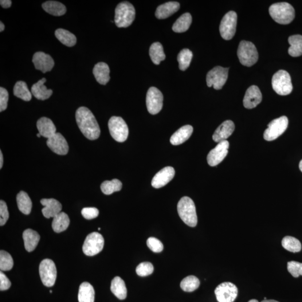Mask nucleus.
<instances>
[{
	"label": "nucleus",
	"instance_id": "a19ab883",
	"mask_svg": "<svg viewBox=\"0 0 302 302\" xmlns=\"http://www.w3.org/2000/svg\"><path fill=\"white\" fill-rule=\"evenodd\" d=\"M192 58H193V53L191 50L188 49H184L181 50L178 56L180 70H186L189 68Z\"/></svg>",
	"mask_w": 302,
	"mask_h": 302
},
{
	"label": "nucleus",
	"instance_id": "bb28decb",
	"mask_svg": "<svg viewBox=\"0 0 302 302\" xmlns=\"http://www.w3.org/2000/svg\"><path fill=\"white\" fill-rule=\"evenodd\" d=\"M24 246L27 252H32L37 248L40 236L36 231L31 229L24 231L23 235Z\"/></svg>",
	"mask_w": 302,
	"mask_h": 302
},
{
	"label": "nucleus",
	"instance_id": "58836bf2",
	"mask_svg": "<svg viewBox=\"0 0 302 302\" xmlns=\"http://www.w3.org/2000/svg\"><path fill=\"white\" fill-rule=\"evenodd\" d=\"M282 246L288 252L292 253H299L302 249V245L300 241L295 237L285 236L281 241Z\"/></svg>",
	"mask_w": 302,
	"mask_h": 302
},
{
	"label": "nucleus",
	"instance_id": "2eb2a0df",
	"mask_svg": "<svg viewBox=\"0 0 302 302\" xmlns=\"http://www.w3.org/2000/svg\"><path fill=\"white\" fill-rule=\"evenodd\" d=\"M229 146L228 141H222L209 152L207 156V162L210 166L218 165L225 159L229 153Z\"/></svg>",
	"mask_w": 302,
	"mask_h": 302
},
{
	"label": "nucleus",
	"instance_id": "37998d69",
	"mask_svg": "<svg viewBox=\"0 0 302 302\" xmlns=\"http://www.w3.org/2000/svg\"><path fill=\"white\" fill-rule=\"evenodd\" d=\"M154 270V266L150 262H144L137 266L136 273L140 277H146L151 275Z\"/></svg>",
	"mask_w": 302,
	"mask_h": 302
},
{
	"label": "nucleus",
	"instance_id": "7c9ffc66",
	"mask_svg": "<svg viewBox=\"0 0 302 302\" xmlns=\"http://www.w3.org/2000/svg\"><path fill=\"white\" fill-rule=\"evenodd\" d=\"M70 223L68 215L64 212H61L53 218L52 229L55 232L61 233L68 229Z\"/></svg>",
	"mask_w": 302,
	"mask_h": 302
},
{
	"label": "nucleus",
	"instance_id": "5701e85b",
	"mask_svg": "<svg viewBox=\"0 0 302 302\" xmlns=\"http://www.w3.org/2000/svg\"><path fill=\"white\" fill-rule=\"evenodd\" d=\"M46 81V78H43L42 79L39 80L31 87V93L38 100H45L48 99L52 95V90L47 89L45 85Z\"/></svg>",
	"mask_w": 302,
	"mask_h": 302
},
{
	"label": "nucleus",
	"instance_id": "5fc2aeb1",
	"mask_svg": "<svg viewBox=\"0 0 302 302\" xmlns=\"http://www.w3.org/2000/svg\"><path fill=\"white\" fill-rule=\"evenodd\" d=\"M261 302H279L275 300H265L264 301H262Z\"/></svg>",
	"mask_w": 302,
	"mask_h": 302
},
{
	"label": "nucleus",
	"instance_id": "72a5a7b5",
	"mask_svg": "<svg viewBox=\"0 0 302 302\" xmlns=\"http://www.w3.org/2000/svg\"><path fill=\"white\" fill-rule=\"evenodd\" d=\"M55 35L63 45L71 47L76 44L77 39L73 34L64 29H58L55 31Z\"/></svg>",
	"mask_w": 302,
	"mask_h": 302
},
{
	"label": "nucleus",
	"instance_id": "6e6552de",
	"mask_svg": "<svg viewBox=\"0 0 302 302\" xmlns=\"http://www.w3.org/2000/svg\"><path fill=\"white\" fill-rule=\"evenodd\" d=\"M39 275L43 284L47 287H53L57 279V269L54 262L49 258L43 260L39 265Z\"/></svg>",
	"mask_w": 302,
	"mask_h": 302
},
{
	"label": "nucleus",
	"instance_id": "1a4fd4ad",
	"mask_svg": "<svg viewBox=\"0 0 302 302\" xmlns=\"http://www.w3.org/2000/svg\"><path fill=\"white\" fill-rule=\"evenodd\" d=\"M104 239L101 234L93 232L86 237L82 250L86 256H93L100 253L103 249Z\"/></svg>",
	"mask_w": 302,
	"mask_h": 302
},
{
	"label": "nucleus",
	"instance_id": "49530a36",
	"mask_svg": "<svg viewBox=\"0 0 302 302\" xmlns=\"http://www.w3.org/2000/svg\"><path fill=\"white\" fill-rule=\"evenodd\" d=\"M9 218V213L6 203L1 200L0 201V225H5Z\"/></svg>",
	"mask_w": 302,
	"mask_h": 302
},
{
	"label": "nucleus",
	"instance_id": "9b49d317",
	"mask_svg": "<svg viewBox=\"0 0 302 302\" xmlns=\"http://www.w3.org/2000/svg\"><path fill=\"white\" fill-rule=\"evenodd\" d=\"M288 125V119L287 116H283L273 120L265 131L264 139L267 141L276 139L287 130Z\"/></svg>",
	"mask_w": 302,
	"mask_h": 302
},
{
	"label": "nucleus",
	"instance_id": "c03bdc74",
	"mask_svg": "<svg viewBox=\"0 0 302 302\" xmlns=\"http://www.w3.org/2000/svg\"><path fill=\"white\" fill-rule=\"evenodd\" d=\"M287 269L288 272L295 278L302 276V263L297 261H290L288 262Z\"/></svg>",
	"mask_w": 302,
	"mask_h": 302
},
{
	"label": "nucleus",
	"instance_id": "39448f33",
	"mask_svg": "<svg viewBox=\"0 0 302 302\" xmlns=\"http://www.w3.org/2000/svg\"><path fill=\"white\" fill-rule=\"evenodd\" d=\"M237 56L242 65L251 67L258 61V54L256 46L253 43L243 41L239 45Z\"/></svg>",
	"mask_w": 302,
	"mask_h": 302
},
{
	"label": "nucleus",
	"instance_id": "13d9d810",
	"mask_svg": "<svg viewBox=\"0 0 302 302\" xmlns=\"http://www.w3.org/2000/svg\"><path fill=\"white\" fill-rule=\"evenodd\" d=\"M37 136L38 137H39V138H40V137L42 136L40 134V133H38V134L37 135Z\"/></svg>",
	"mask_w": 302,
	"mask_h": 302
},
{
	"label": "nucleus",
	"instance_id": "a18cd8bd",
	"mask_svg": "<svg viewBox=\"0 0 302 302\" xmlns=\"http://www.w3.org/2000/svg\"><path fill=\"white\" fill-rule=\"evenodd\" d=\"M147 244L149 249L156 253H161L163 249V243L155 237L149 238L147 241Z\"/></svg>",
	"mask_w": 302,
	"mask_h": 302
},
{
	"label": "nucleus",
	"instance_id": "ea45409f",
	"mask_svg": "<svg viewBox=\"0 0 302 302\" xmlns=\"http://www.w3.org/2000/svg\"><path fill=\"white\" fill-rule=\"evenodd\" d=\"M200 285V281L198 278L191 276H188L182 281L180 287L184 292H192L197 290Z\"/></svg>",
	"mask_w": 302,
	"mask_h": 302
},
{
	"label": "nucleus",
	"instance_id": "0eeeda50",
	"mask_svg": "<svg viewBox=\"0 0 302 302\" xmlns=\"http://www.w3.org/2000/svg\"><path fill=\"white\" fill-rule=\"evenodd\" d=\"M108 127L112 137L117 142H124L127 139L129 129L122 117L112 116L109 120Z\"/></svg>",
	"mask_w": 302,
	"mask_h": 302
},
{
	"label": "nucleus",
	"instance_id": "c756f323",
	"mask_svg": "<svg viewBox=\"0 0 302 302\" xmlns=\"http://www.w3.org/2000/svg\"><path fill=\"white\" fill-rule=\"evenodd\" d=\"M42 7L47 13L56 17L64 15L67 10L64 4L54 1H48L43 3Z\"/></svg>",
	"mask_w": 302,
	"mask_h": 302
},
{
	"label": "nucleus",
	"instance_id": "f257e3e1",
	"mask_svg": "<svg viewBox=\"0 0 302 302\" xmlns=\"http://www.w3.org/2000/svg\"><path fill=\"white\" fill-rule=\"evenodd\" d=\"M76 120L78 128L86 138L95 140L99 138L100 129L95 116L86 107L78 108L76 112Z\"/></svg>",
	"mask_w": 302,
	"mask_h": 302
},
{
	"label": "nucleus",
	"instance_id": "e433bc0d",
	"mask_svg": "<svg viewBox=\"0 0 302 302\" xmlns=\"http://www.w3.org/2000/svg\"><path fill=\"white\" fill-rule=\"evenodd\" d=\"M14 94L23 101H29L32 97V93L29 91L25 82L18 81L14 88Z\"/></svg>",
	"mask_w": 302,
	"mask_h": 302
},
{
	"label": "nucleus",
	"instance_id": "864d4df0",
	"mask_svg": "<svg viewBox=\"0 0 302 302\" xmlns=\"http://www.w3.org/2000/svg\"><path fill=\"white\" fill-rule=\"evenodd\" d=\"M5 29V25L3 24L2 22H0V31L2 32Z\"/></svg>",
	"mask_w": 302,
	"mask_h": 302
},
{
	"label": "nucleus",
	"instance_id": "4c0bfd02",
	"mask_svg": "<svg viewBox=\"0 0 302 302\" xmlns=\"http://www.w3.org/2000/svg\"><path fill=\"white\" fill-rule=\"evenodd\" d=\"M101 190L105 195H111L115 192L119 191L122 188V183L118 179H113L111 181H105L101 184Z\"/></svg>",
	"mask_w": 302,
	"mask_h": 302
},
{
	"label": "nucleus",
	"instance_id": "9d476101",
	"mask_svg": "<svg viewBox=\"0 0 302 302\" xmlns=\"http://www.w3.org/2000/svg\"><path fill=\"white\" fill-rule=\"evenodd\" d=\"M237 15L233 11H229L222 19L219 31L221 37L225 40H231L236 33Z\"/></svg>",
	"mask_w": 302,
	"mask_h": 302
},
{
	"label": "nucleus",
	"instance_id": "412c9836",
	"mask_svg": "<svg viewBox=\"0 0 302 302\" xmlns=\"http://www.w3.org/2000/svg\"><path fill=\"white\" fill-rule=\"evenodd\" d=\"M41 203L44 206L42 211L46 218H54L61 212L62 205L56 199H43Z\"/></svg>",
	"mask_w": 302,
	"mask_h": 302
},
{
	"label": "nucleus",
	"instance_id": "3c124183",
	"mask_svg": "<svg viewBox=\"0 0 302 302\" xmlns=\"http://www.w3.org/2000/svg\"><path fill=\"white\" fill-rule=\"evenodd\" d=\"M0 4H1V5L3 8L7 9V8L10 7L12 2L10 0H1V1H0Z\"/></svg>",
	"mask_w": 302,
	"mask_h": 302
},
{
	"label": "nucleus",
	"instance_id": "aec40b11",
	"mask_svg": "<svg viewBox=\"0 0 302 302\" xmlns=\"http://www.w3.org/2000/svg\"><path fill=\"white\" fill-rule=\"evenodd\" d=\"M234 124L232 121L226 120L217 128L213 135V139L215 142L220 143L226 140L234 131Z\"/></svg>",
	"mask_w": 302,
	"mask_h": 302
},
{
	"label": "nucleus",
	"instance_id": "bf43d9fd",
	"mask_svg": "<svg viewBox=\"0 0 302 302\" xmlns=\"http://www.w3.org/2000/svg\"><path fill=\"white\" fill-rule=\"evenodd\" d=\"M50 293H52V291H50Z\"/></svg>",
	"mask_w": 302,
	"mask_h": 302
},
{
	"label": "nucleus",
	"instance_id": "7ed1b4c3",
	"mask_svg": "<svg viewBox=\"0 0 302 302\" xmlns=\"http://www.w3.org/2000/svg\"><path fill=\"white\" fill-rule=\"evenodd\" d=\"M177 208L180 218L186 225L191 227L197 225V215L193 200L189 197H184L180 200Z\"/></svg>",
	"mask_w": 302,
	"mask_h": 302
},
{
	"label": "nucleus",
	"instance_id": "dca6fc26",
	"mask_svg": "<svg viewBox=\"0 0 302 302\" xmlns=\"http://www.w3.org/2000/svg\"><path fill=\"white\" fill-rule=\"evenodd\" d=\"M46 144L51 150L58 155H66L69 150L68 142L60 133H56L53 136L47 139Z\"/></svg>",
	"mask_w": 302,
	"mask_h": 302
},
{
	"label": "nucleus",
	"instance_id": "2f4dec72",
	"mask_svg": "<svg viewBox=\"0 0 302 302\" xmlns=\"http://www.w3.org/2000/svg\"><path fill=\"white\" fill-rule=\"evenodd\" d=\"M288 42L291 46L288 49L290 56L297 57L302 55V35H294L289 37Z\"/></svg>",
	"mask_w": 302,
	"mask_h": 302
},
{
	"label": "nucleus",
	"instance_id": "393cba45",
	"mask_svg": "<svg viewBox=\"0 0 302 302\" xmlns=\"http://www.w3.org/2000/svg\"><path fill=\"white\" fill-rule=\"evenodd\" d=\"M180 3L178 2H168L157 8L155 15L159 19H166L176 13L180 9Z\"/></svg>",
	"mask_w": 302,
	"mask_h": 302
},
{
	"label": "nucleus",
	"instance_id": "09e8293b",
	"mask_svg": "<svg viewBox=\"0 0 302 302\" xmlns=\"http://www.w3.org/2000/svg\"><path fill=\"white\" fill-rule=\"evenodd\" d=\"M9 100V93L7 90L0 88V112H2L7 108V102Z\"/></svg>",
	"mask_w": 302,
	"mask_h": 302
},
{
	"label": "nucleus",
	"instance_id": "de8ad7c7",
	"mask_svg": "<svg viewBox=\"0 0 302 302\" xmlns=\"http://www.w3.org/2000/svg\"><path fill=\"white\" fill-rule=\"evenodd\" d=\"M82 216L86 219H93L99 215V211L96 208H84L81 211Z\"/></svg>",
	"mask_w": 302,
	"mask_h": 302
},
{
	"label": "nucleus",
	"instance_id": "6ab92c4d",
	"mask_svg": "<svg viewBox=\"0 0 302 302\" xmlns=\"http://www.w3.org/2000/svg\"><path fill=\"white\" fill-rule=\"evenodd\" d=\"M262 101V94L256 86H252L247 90L244 99L245 108L252 109L257 107Z\"/></svg>",
	"mask_w": 302,
	"mask_h": 302
},
{
	"label": "nucleus",
	"instance_id": "f03ea898",
	"mask_svg": "<svg viewBox=\"0 0 302 302\" xmlns=\"http://www.w3.org/2000/svg\"><path fill=\"white\" fill-rule=\"evenodd\" d=\"M269 11L274 21L280 24H289L295 18V9L291 4L287 2L273 4L269 7Z\"/></svg>",
	"mask_w": 302,
	"mask_h": 302
},
{
	"label": "nucleus",
	"instance_id": "052dcab7",
	"mask_svg": "<svg viewBox=\"0 0 302 302\" xmlns=\"http://www.w3.org/2000/svg\"><path fill=\"white\" fill-rule=\"evenodd\" d=\"M98 230H99V231H100V228L98 229Z\"/></svg>",
	"mask_w": 302,
	"mask_h": 302
},
{
	"label": "nucleus",
	"instance_id": "8fccbe9b",
	"mask_svg": "<svg viewBox=\"0 0 302 302\" xmlns=\"http://www.w3.org/2000/svg\"><path fill=\"white\" fill-rule=\"evenodd\" d=\"M11 285V281L5 274L2 272L0 273V290L1 291L9 289Z\"/></svg>",
	"mask_w": 302,
	"mask_h": 302
},
{
	"label": "nucleus",
	"instance_id": "c85d7f7f",
	"mask_svg": "<svg viewBox=\"0 0 302 302\" xmlns=\"http://www.w3.org/2000/svg\"><path fill=\"white\" fill-rule=\"evenodd\" d=\"M112 292L117 299L123 300L126 299L127 289L124 280L119 277H116L113 279L111 287Z\"/></svg>",
	"mask_w": 302,
	"mask_h": 302
},
{
	"label": "nucleus",
	"instance_id": "4be33fe9",
	"mask_svg": "<svg viewBox=\"0 0 302 302\" xmlns=\"http://www.w3.org/2000/svg\"><path fill=\"white\" fill-rule=\"evenodd\" d=\"M39 133L45 138L49 139L56 133V127L53 121L48 117H43L37 123Z\"/></svg>",
	"mask_w": 302,
	"mask_h": 302
},
{
	"label": "nucleus",
	"instance_id": "20e7f679",
	"mask_svg": "<svg viewBox=\"0 0 302 302\" xmlns=\"http://www.w3.org/2000/svg\"><path fill=\"white\" fill-rule=\"evenodd\" d=\"M136 10L132 4L127 1L120 2L115 11V23L119 27L130 26L135 19Z\"/></svg>",
	"mask_w": 302,
	"mask_h": 302
},
{
	"label": "nucleus",
	"instance_id": "6e6d98bb",
	"mask_svg": "<svg viewBox=\"0 0 302 302\" xmlns=\"http://www.w3.org/2000/svg\"><path fill=\"white\" fill-rule=\"evenodd\" d=\"M299 167H300V170L302 172V160L301 161V162L300 163Z\"/></svg>",
	"mask_w": 302,
	"mask_h": 302
},
{
	"label": "nucleus",
	"instance_id": "473e14b6",
	"mask_svg": "<svg viewBox=\"0 0 302 302\" xmlns=\"http://www.w3.org/2000/svg\"><path fill=\"white\" fill-rule=\"evenodd\" d=\"M17 201L18 209L23 214L28 215L32 209V202L25 192L21 191L17 195Z\"/></svg>",
	"mask_w": 302,
	"mask_h": 302
},
{
	"label": "nucleus",
	"instance_id": "a211bd4d",
	"mask_svg": "<svg viewBox=\"0 0 302 302\" xmlns=\"http://www.w3.org/2000/svg\"><path fill=\"white\" fill-rule=\"evenodd\" d=\"M175 171L173 167L168 166L157 173L152 180V186L156 189L167 185L173 179Z\"/></svg>",
	"mask_w": 302,
	"mask_h": 302
},
{
	"label": "nucleus",
	"instance_id": "f8f14e48",
	"mask_svg": "<svg viewBox=\"0 0 302 302\" xmlns=\"http://www.w3.org/2000/svg\"><path fill=\"white\" fill-rule=\"evenodd\" d=\"M229 69L217 66L211 70L207 75V84L209 87L213 86L215 90H221L228 78Z\"/></svg>",
	"mask_w": 302,
	"mask_h": 302
},
{
	"label": "nucleus",
	"instance_id": "79ce46f5",
	"mask_svg": "<svg viewBox=\"0 0 302 302\" xmlns=\"http://www.w3.org/2000/svg\"><path fill=\"white\" fill-rule=\"evenodd\" d=\"M14 266L13 257L5 251L0 252V269L1 271H9Z\"/></svg>",
	"mask_w": 302,
	"mask_h": 302
},
{
	"label": "nucleus",
	"instance_id": "c9c22d12",
	"mask_svg": "<svg viewBox=\"0 0 302 302\" xmlns=\"http://www.w3.org/2000/svg\"><path fill=\"white\" fill-rule=\"evenodd\" d=\"M150 56L154 64L158 65L166 58L163 46L159 42L153 43L150 48Z\"/></svg>",
	"mask_w": 302,
	"mask_h": 302
},
{
	"label": "nucleus",
	"instance_id": "4468645a",
	"mask_svg": "<svg viewBox=\"0 0 302 302\" xmlns=\"http://www.w3.org/2000/svg\"><path fill=\"white\" fill-rule=\"evenodd\" d=\"M214 292L218 302H233L237 297L238 289L233 283L225 282L219 284Z\"/></svg>",
	"mask_w": 302,
	"mask_h": 302
},
{
	"label": "nucleus",
	"instance_id": "b1692460",
	"mask_svg": "<svg viewBox=\"0 0 302 302\" xmlns=\"http://www.w3.org/2000/svg\"><path fill=\"white\" fill-rule=\"evenodd\" d=\"M193 132V128L191 125H184L172 135L170 143L174 146L181 144L190 138Z\"/></svg>",
	"mask_w": 302,
	"mask_h": 302
},
{
	"label": "nucleus",
	"instance_id": "423d86ee",
	"mask_svg": "<svg viewBox=\"0 0 302 302\" xmlns=\"http://www.w3.org/2000/svg\"><path fill=\"white\" fill-rule=\"evenodd\" d=\"M272 86L274 91L279 95H289L293 90L291 76L286 70H279L273 76Z\"/></svg>",
	"mask_w": 302,
	"mask_h": 302
},
{
	"label": "nucleus",
	"instance_id": "ddd939ff",
	"mask_svg": "<svg viewBox=\"0 0 302 302\" xmlns=\"http://www.w3.org/2000/svg\"><path fill=\"white\" fill-rule=\"evenodd\" d=\"M163 101V93L158 89L155 87L149 89L146 96V105L148 111L151 115H157L162 111Z\"/></svg>",
	"mask_w": 302,
	"mask_h": 302
},
{
	"label": "nucleus",
	"instance_id": "f704fd0d",
	"mask_svg": "<svg viewBox=\"0 0 302 302\" xmlns=\"http://www.w3.org/2000/svg\"><path fill=\"white\" fill-rule=\"evenodd\" d=\"M191 22V14L189 13L184 14L174 23L172 30L176 33L185 32L189 29Z\"/></svg>",
	"mask_w": 302,
	"mask_h": 302
},
{
	"label": "nucleus",
	"instance_id": "cd10ccee",
	"mask_svg": "<svg viewBox=\"0 0 302 302\" xmlns=\"http://www.w3.org/2000/svg\"><path fill=\"white\" fill-rule=\"evenodd\" d=\"M78 300L79 302H94L95 301V291L88 282H84L80 285Z\"/></svg>",
	"mask_w": 302,
	"mask_h": 302
},
{
	"label": "nucleus",
	"instance_id": "a878e982",
	"mask_svg": "<svg viewBox=\"0 0 302 302\" xmlns=\"http://www.w3.org/2000/svg\"><path fill=\"white\" fill-rule=\"evenodd\" d=\"M93 74L96 81L101 85L107 84L111 79L109 66L104 62L98 63L94 67Z\"/></svg>",
	"mask_w": 302,
	"mask_h": 302
},
{
	"label": "nucleus",
	"instance_id": "603ef678",
	"mask_svg": "<svg viewBox=\"0 0 302 302\" xmlns=\"http://www.w3.org/2000/svg\"><path fill=\"white\" fill-rule=\"evenodd\" d=\"M3 159L2 151H0V168H1L3 166Z\"/></svg>",
	"mask_w": 302,
	"mask_h": 302
},
{
	"label": "nucleus",
	"instance_id": "4d7b16f0",
	"mask_svg": "<svg viewBox=\"0 0 302 302\" xmlns=\"http://www.w3.org/2000/svg\"><path fill=\"white\" fill-rule=\"evenodd\" d=\"M249 302H258L256 300H250Z\"/></svg>",
	"mask_w": 302,
	"mask_h": 302
},
{
	"label": "nucleus",
	"instance_id": "f3484780",
	"mask_svg": "<svg viewBox=\"0 0 302 302\" xmlns=\"http://www.w3.org/2000/svg\"><path fill=\"white\" fill-rule=\"evenodd\" d=\"M33 62L35 68L43 73L50 71L54 66L53 59L49 54L38 52L34 54Z\"/></svg>",
	"mask_w": 302,
	"mask_h": 302
}]
</instances>
